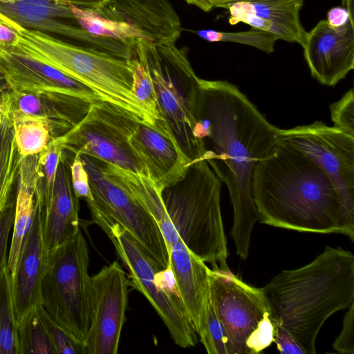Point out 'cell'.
I'll return each instance as SVG.
<instances>
[{"label": "cell", "instance_id": "6", "mask_svg": "<svg viewBox=\"0 0 354 354\" xmlns=\"http://www.w3.org/2000/svg\"><path fill=\"white\" fill-rule=\"evenodd\" d=\"M134 57L149 72L157 97L161 120L189 165L202 160L205 147L193 129L199 93V80L185 47L156 44L136 39Z\"/></svg>", "mask_w": 354, "mask_h": 354}, {"label": "cell", "instance_id": "30", "mask_svg": "<svg viewBox=\"0 0 354 354\" xmlns=\"http://www.w3.org/2000/svg\"><path fill=\"white\" fill-rule=\"evenodd\" d=\"M20 354H56L39 306L30 311L18 326Z\"/></svg>", "mask_w": 354, "mask_h": 354}, {"label": "cell", "instance_id": "11", "mask_svg": "<svg viewBox=\"0 0 354 354\" xmlns=\"http://www.w3.org/2000/svg\"><path fill=\"white\" fill-rule=\"evenodd\" d=\"M93 221L106 232L129 271L132 285L150 302L165 323L174 342L189 348L196 343V331L182 301L159 290L153 281L160 269L135 239L118 223L91 210Z\"/></svg>", "mask_w": 354, "mask_h": 354}, {"label": "cell", "instance_id": "20", "mask_svg": "<svg viewBox=\"0 0 354 354\" xmlns=\"http://www.w3.org/2000/svg\"><path fill=\"white\" fill-rule=\"evenodd\" d=\"M41 212L40 196L33 223L12 276L13 308L18 326L30 311L41 305V284L48 252L42 238Z\"/></svg>", "mask_w": 354, "mask_h": 354}, {"label": "cell", "instance_id": "23", "mask_svg": "<svg viewBox=\"0 0 354 354\" xmlns=\"http://www.w3.org/2000/svg\"><path fill=\"white\" fill-rule=\"evenodd\" d=\"M38 154L21 158L17 183L15 215L8 267L13 275L24 241L30 230L41 196Z\"/></svg>", "mask_w": 354, "mask_h": 354}, {"label": "cell", "instance_id": "13", "mask_svg": "<svg viewBox=\"0 0 354 354\" xmlns=\"http://www.w3.org/2000/svg\"><path fill=\"white\" fill-rule=\"evenodd\" d=\"M0 72L11 91L41 95L82 120L103 100L84 84L15 48L0 46Z\"/></svg>", "mask_w": 354, "mask_h": 354}, {"label": "cell", "instance_id": "1", "mask_svg": "<svg viewBox=\"0 0 354 354\" xmlns=\"http://www.w3.org/2000/svg\"><path fill=\"white\" fill-rule=\"evenodd\" d=\"M196 120L205 147L203 159L228 189L234 212L230 236L236 254L245 260L258 221L253 171L259 161L276 150L279 128L238 87L224 80H199Z\"/></svg>", "mask_w": 354, "mask_h": 354}, {"label": "cell", "instance_id": "15", "mask_svg": "<svg viewBox=\"0 0 354 354\" xmlns=\"http://www.w3.org/2000/svg\"><path fill=\"white\" fill-rule=\"evenodd\" d=\"M90 324L86 354H116L125 322L129 281L117 261L91 277Z\"/></svg>", "mask_w": 354, "mask_h": 354}, {"label": "cell", "instance_id": "42", "mask_svg": "<svg viewBox=\"0 0 354 354\" xmlns=\"http://www.w3.org/2000/svg\"><path fill=\"white\" fill-rule=\"evenodd\" d=\"M351 20L348 10L344 7H334L327 14V21L334 27H339Z\"/></svg>", "mask_w": 354, "mask_h": 354}, {"label": "cell", "instance_id": "49", "mask_svg": "<svg viewBox=\"0 0 354 354\" xmlns=\"http://www.w3.org/2000/svg\"><path fill=\"white\" fill-rule=\"evenodd\" d=\"M3 104H2V101H1V95H0V118L1 117V115L3 114Z\"/></svg>", "mask_w": 354, "mask_h": 354}, {"label": "cell", "instance_id": "16", "mask_svg": "<svg viewBox=\"0 0 354 354\" xmlns=\"http://www.w3.org/2000/svg\"><path fill=\"white\" fill-rule=\"evenodd\" d=\"M302 47L311 75L333 86L354 68V23L334 27L321 20L306 32Z\"/></svg>", "mask_w": 354, "mask_h": 354}, {"label": "cell", "instance_id": "39", "mask_svg": "<svg viewBox=\"0 0 354 354\" xmlns=\"http://www.w3.org/2000/svg\"><path fill=\"white\" fill-rule=\"evenodd\" d=\"M153 281L157 288L170 297L181 300L176 277L169 264L162 269H159L154 274Z\"/></svg>", "mask_w": 354, "mask_h": 354}, {"label": "cell", "instance_id": "8", "mask_svg": "<svg viewBox=\"0 0 354 354\" xmlns=\"http://www.w3.org/2000/svg\"><path fill=\"white\" fill-rule=\"evenodd\" d=\"M209 290L233 354H257L274 342L276 324L263 288L245 283L230 270L209 269Z\"/></svg>", "mask_w": 354, "mask_h": 354}, {"label": "cell", "instance_id": "18", "mask_svg": "<svg viewBox=\"0 0 354 354\" xmlns=\"http://www.w3.org/2000/svg\"><path fill=\"white\" fill-rule=\"evenodd\" d=\"M129 142L147 167L149 178L161 189L182 178L189 165L162 120L138 122Z\"/></svg>", "mask_w": 354, "mask_h": 354}, {"label": "cell", "instance_id": "2", "mask_svg": "<svg viewBox=\"0 0 354 354\" xmlns=\"http://www.w3.org/2000/svg\"><path fill=\"white\" fill-rule=\"evenodd\" d=\"M252 189L260 223L303 232L342 234L354 241V224L330 177L287 145L279 142L273 153L257 163Z\"/></svg>", "mask_w": 354, "mask_h": 354}, {"label": "cell", "instance_id": "27", "mask_svg": "<svg viewBox=\"0 0 354 354\" xmlns=\"http://www.w3.org/2000/svg\"><path fill=\"white\" fill-rule=\"evenodd\" d=\"M0 354H20L18 325L13 308L12 277L7 262L0 270Z\"/></svg>", "mask_w": 354, "mask_h": 354}, {"label": "cell", "instance_id": "45", "mask_svg": "<svg viewBox=\"0 0 354 354\" xmlns=\"http://www.w3.org/2000/svg\"><path fill=\"white\" fill-rule=\"evenodd\" d=\"M252 0H214V7L227 9L230 5L243 1H249Z\"/></svg>", "mask_w": 354, "mask_h": 354}, {"label": "cell", "instance_id": "10", "mask_svg": "<svg viewBox=\"0 0 354 354\" xmlns=\"http://www.w3.org/2000/svg\"><path fill=\"white\" fill-rule=\"evenodd\" d=\"M86 169L93 200L90 210L118 223L133 236L160 269L169 264L165 239L156 221L131 191L105 167L99 158L80 154Z\"/></svg>", "mask_w": 354, "mask_h": 354}, {"label": "cell", "instance_id": "36", "mask_svg": "<svg viewBox=\"0 0 354 354\" xmlns=\"http://www.w3.org/2000/svg\"><path fill=\"white\" fill-rule=\"evenodd\" d=\"M71 180L75 196L83 198L86 202L93 200L89 187L88 177L82 164L80 155H74L70 164Z\"/></svg>", "mask_w": 354, "mask_h": 354}, {"label": "cell", "instance_id": "48", "mask_svg": "<svg viewBox=\"0 0 354 354\" xmlns=\"http://www.w3.org/2000/svg\"><path fill=\"white\" fill-rule=\"evenodd\" d=\"M21 1V0H0V3H14V2H16V1Z\"/></svg>", "mask_w": 354, "mask_h": 354}, {"label": "cell", "instance_id": "5", "mask_svg": "<svg viewBox=\"0 0 354 354\" xmlns=\"http://www.w3.org/2000/svg\"><path fill=\"white\" fill-rule=\"evenodd\" d=\"M221 183L206 160L190 164L178 181L164 187L162 199L177 233L196 257L212 269L230 270L221 209Z\"/></svg>", "mask_w": 354, "mask_h": 354}, {"label": "cell", "instance_id": "9", "mask_svg": "<svg viewBox=\"0 0 354 354\" xmlns=\"http://www.w3.org/2000/svg\"><path fill=\"white\" fill-rule=\"evenodd\" d=\"M138 121L119 107L101 100L86 115L59 138L71 157L88 155L123 170L149 178L147 167L133 149L129 137Z\"/></svg>", "mask_w": 354, "mask_h": 354}, {"label": "cell", "instance_id": "46", "mask_svg": "<svg viewBox=\"0 0 354 354\" xmlns=\"http://www.w3.org/2000/svg\"><path fill=\"white\" fill-rule=\"evenodd\" d=\"M343 7H344L348 12L351 20L354 21V0H342Z\"/></svg>", "mask_w": 354, "mask_h": 354}, {"label": "cell", "instance_id": "34", "mask_svg": "<svg viewBox=\"0 0 354 354\" xmlns=\"http://www.w3.org/2000/svg\"><path fill=\"white\" fill-rule=\"evenodd\" d=\"M39 310L56 354H86L83 343L55 322L41 305Z\"/></svg>", "mask_w": 354, "mask_h": 354}, {"label": "cell", "instance_id": "32", "mask_svg": "<svg viewBox=\"0 0 354 354\" xmlns=\"http://www.w3.org/2000/svg\"><path fill=\"white\" fill-rule=\"evenodd\" d=\"M200 37L209 41H227L251 46L266 53L274 51L278 38L268 32L252 28L242 32H220L214 30H201L195 32Z\"/></svg>", "mask_w": 354, "mask_h": 354}, {"label": "cell", "instance_id": "31", "mask_svg": "<svg viewBox=\"0 0 354 354\" xmlns=\"http://www.w3.org/2000/svg\"><path fill=\"white\" fill-rule=\"evenodd\" d=\"M200 339L209 354H233L232 344L218 319L209 297L207 304Z\"/></svg>", "mask_w": 354, "mask_h": 354}, {"label": "cell", "instance_id": "40", "mask_svg": "<svg viewBox=\"0 0 354 354\" xmlns=\"http://www.w3.org/2000/svg\"><path fill=\"white\" fill-rule=\"evenodd\" d=\"M274 342L282 354H306L297 340L282 328L276 327Z\"/></svg>", "mask_w": 354, "mask_h": 354}, {"label": "cell", "instance_id": "14", "mask_svg": "<svg viewBox=\"0 0 354 354\" xmlns=\"http://www.w3.org/2000/svg\"><path fill=\"white\" fill-rule=\"evenodd\" d=\"M0 12L25 28L40 31L71 44L124 60L134 56L132 44L97 36L82 28L68 4L54 0H21L0 3Z\"/></svg>", "mask_w": 354, "mask_h": 354}, {"label": "cell", "instance_id": "4", "mask_svg": "<svg viewBox=\"0 0 354 354\" xmlns=\"http://www.w3.org/2000/svg\"><path fill=\"white\" fill-rule=\"evenodd\" d=\"M19 36L14 48L84 84L103 100L139 122H154L133 94V71L128 60L69 44L10 19Z\"/></svg>", "mask_w": 354, "mask_h": 354}, {"label": "cell", "instance_id": "43", "mask_svg": "<svg viewBox=\"0 0 354 354\" xmlns=\"http://www.w3.org/2000/svg\"><path fill=\"white\" fill-rule=\"evenodd\" d=\"M62 3L73 5L83 8L93 9L97 8L108 0H54Z\"/></svg>", "mask_w": 354, "mask_h": 354}, {"label": "cell", "instance_id": "17", "mask_svg": "<svg viewBox=\"0 0 354 354\" xmlns=\"http://www.w3.org/2000/svg\"><path fill=\"white\" fill-rule=\"evenodd\" d=\"M106 19L126 23L140 39L174 44L182 31L180 18L168 0H108L91 9Z\"/></svg>", "mask_w": 354, "mask_h": 354}, {"label": "cell", "instance_id": "38", "mask_svg": "<svg viewBox=\"0 0 354 354\" xmlns=\"http://www.w3.org/2000/svg\"><path fill=\"white\" fill-rule=\"evenodd\" d=\"M15 200L16 197L0 215V270L8 261V244L12 229Z\"/></svg>", "mask_w": 354, "mask_h": 354}, {"label": "cell", "instance_id": "33", "mask_svg": "<svg viewBox=\"0 0 354 354\" xmlns=\"http://www.w3.org/2000/svg\"><path fill=\"white\" fill-rule=\"evenodd\" d=\"M133 71L132 93L155 122L161 120L156 94L151 77L147 70L133 57L128 59Z\"/></svg>", "mask_w": 354, "mask_h": 354}, {"label": "cell", "instance_id": "21", "mask_svg": "<svg viewBox=\"0 0 354 354\" xmlns=\"http://www.w3.org/2000/svg\"><path fill=\"white\" fill-rule=\"evenodd\" d=\"M303 4L304 0H252L233 3L227 9L230 24L245 23L302 46L306 35L299 18Z\"/></svg>", "mask_w": 354, "mask_h": 354}, {"label": "cell", "instance_id": "25", "mask_svg": "<svg viewBox=\"0 0 354 354\" xmlns=\"http://www.w3.org/2000/svg\"><path fill=\"white\" fill-rule=\"evenodd\" d=\"M104 165L151 214L158 225L167 247L180 239L165 209L161 196L162 189L147 176L123 170L106 162Z\"/></svg>", "mask_w": 354, "mask_h": 354}, {"label": "cell", "instance_id": "44", "mask_svg": "<svg viewBox=\"0 0 354 354\" xmlns=\"http://www.w3.org/2000/svg\"><path fill=\"white\" fill-rule=\"evenodd\" d=\"M189 4L197 6L205 12H209L214 8V0H185Z\"/></svg>", "mask_w": 354, "mask_h": 354}, {"label": "cell", "instance_id": "35", "mask_svg": "<svg viewBox=\"0 0 354 354\" xmlns=\"http://www.w3.org/2000/svg\"><path fill=\"white\" fill-rule=\"evenodd\" d=\"M334 127L354 136V91L349 89L337 102L330 105Z\"/></svg>", "mask_w": 354, "mask_h": 354}, {"label": "cell", "instance_id": "3", "mask_svg": "<svg viewBox=\"0 0 354 354\" xmlns=\"http://www.w3.org/2000/svg\"><path fill=\"white\" fill-rule=\"evenodd\" d=\"M263 289L276 327L288 331L306 354H315L326 321L354 303V255L326 246L309 263L274 276Z\"/></svg>", "mask_w": 354, "mask_h": 354}, {"label": "cell", "instance_id": "29", "mask_svg": "<svg viewBox=\"0 0 354 354\" xmlns=\"http://www.w3.org/2000/svg\"><path fill=\"white\" fill-rule=\"evenodd\" d=\"M80 26L88 32L134 44L140 39L138 31L126 23L106 19L93 10L70 5Z\"/></svg>", "mask_w": 354, "mask_h": 354}, {"label": "cell", "instance_id": "37", "mask_svg": "<svg viewBox=\"0 0 354 354\" xmlns=\"http://www.w3.org/2000/svg\"><path fill=\"white\" fill-rule=\"evenodd\" d=\"M348 309L342 330L333 344V349L341 354H354V303Z\"/></svg>", "mask_w": 354, "mask_h": 354}, {"label": "cell", "instance_id": "19", "mask_svg": "<svg viewBox=\"0 0 354 354\" xmlns=\"http://www.w3.org/2000/svg\"><path fill=\"white\" fill-rule=\"evenodd\" d=\"M71 162L62 151L52 193L41 201V233L47 252L67 243L80 230L79 198L71 185Z\"/></svg>", "mask_w": 354, "mask_h": 354}, {"label": "cell", "instance_id": "7", "mask_svg": "<svg viewBox=\"0 0 354 354\" xmlns=\"http://www.w3.org/2000/svg\"><path fill=\"white\" fill-rule=\"evenodd\" d=\"M88 246L81 230L47 254L41 306L58 325L84 344L90 324L91 280Z\"/></svg>", "mask_w": 354, "mask_h": 354}, {"label": "cell", "instance_id": "22", "mask_svg": "<svg viewBox=\"0 0 354 354\" xmlns=\"http://www.w3.org/2000/svg\"><path fill=\"white\" fill-rule=\"evenodd\" d=\"M167 250L169 264L174 273L181 301L198 334L209 298L210 268L187 249L180 238L169 245Z\"/></svg>", "mask_w": 354, "mask_h": 354}, {"label": "cell", "instance_id": "28", "mask_svg": "<svg viewBox=\"0 0 354 354\" xmlns=\"http://www.w3.org/2000/svg\"><path fill=\"white\" fill-rule=\"evenodd\" d=\"M10 113L21 158L40 153L55 138L50 128L42 121L19 113Z\"/></svg>", "mask_w": 354, "mask_h": 354}, {"label": "cell", "instance_id": "47", "mask_svg": "<svg viewBox=\"0 0 354 354\" xmlns=\"http://www.w3.org/2000/svg\"><path fill=\"white\" fill-rule=\"evenodd\" d=\"M9 88L5 82V80L0 72V95L9 91Z\"/></svg>", "mask_w": 354, "mask_h": 354}, {"label": "cell", "instance_id": "12", "mask_svg": "<svg viewBox=\"0 0 354 354\" xmlns=\"http://www.w3.org/2000/svg\"><path fill=\"white\" fill-rule=\"evenodd\" d=\"M278 140L300 151L328 174L348 220L354 224V136L322 121L278 131Z\"/></svg>", "mask_w": 354, "mask_h": 354}, {"label": "cell", "instance_id": "24", "mask_svg": "<svg viewBox=\"0 0 354 354\" xmlns=\"http://www.w3.org/2000/svg\"><path fill=\"white\" fill-rule=\"evenodd\" d=\"M10 111L31 116L44 122L56 138L63 136L81 120L46 97L32 93L9 91L1 95Z\"/></svg>", "mask_w": 354, "mask_h": 354}, {"label": "cell", "instance_id": "26", "mask_svg": "<svg viewBox=\"0 0 354 354\" xmlns=\"http://www.w3.org/2000/svg\"><path fill=\"white\" fill-rule=\"evenodd\" d=\"M3 106V112L0 118V215L15 199L13 192L21 162L11 114Z\"/></svg>", "mask_w": 354, "mask_h": 354}, {"label": "cell", "instance_id": "41", "mask_svg": "<svg viewBox=\"0 0 354 354\" xmlns=\"http://www.w3.org/2000/svg\"><path fill=\"white\" fill-rule=\"evenodd\" d=\"M19 40V36L10 24V19L0 12V46L14 48Z\"/></svg>", "mask_w": 354, "mask_h": 354}]
</instances>
